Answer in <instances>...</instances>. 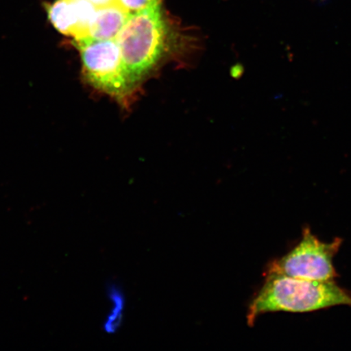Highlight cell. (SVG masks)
I'll return each instance as SVG.
<instances>
[{
	"label": "cell",
	"mask_w": 351,
	"mask_h": 351,
	"mask_svg": "<svg viewBox=\"0 0 351 351\" xmlns=\"http://www.w3.org/2000/svg\"><path fill=\"white\" fill-rule=\"evenodd\" d=\"M129 15L130 13L117 2L99 7L87 38L96 40H116Z\"/></svg>",
	"instance_id": "8992f818"
},
{
	"label": "cell",
	"mask_w": 351,
	"mask_h": 351,
	"mask_svg": "<svg viewBox=\"0 0 351 351\" xmlns=\"http://www.w3.org/2000/svg\"><path fill=\"white\" fill-rule=\"evenodd\" d=\"M342 240L324 243L308 227L302 231V239L291 252L270 262L265 274H282L292 278L329 282L337 278L333 258L339 252Z\"/></svg>",
	"instance_id": "3957f363"
},
{
	"label": "cell",
	"mask_w": 351,
	"mask_h": 351,
	"mask_svg": "<svg viewBox=\"0 0 351 351\" xmlns=\"http://www.w3.org/2000/svg\"><path fill=\"white\" fill-rule=\"evenodd\" d=\"M97 8L87 0H56L46 4L48 19L54 27L76 41L88 37Z\"/></svg>",
	"instance_id": "5b68a950"
},
{
	"label": "cell",
	"mask_w": 351,
	"mask_h": 351,
	"mask_svg": "<svg viewBox=\"0 0 351 351\" xmlns=\"http://www.w3.org/2000/svg\"><path fill=\"white\" fill-rule=\"evenodd\" d=\"M110 300H112L114 304L111 313L109 314L106 322H104V328L105 332L112 333L120 326L123 309V298L116 288H110Z\"/></svg>",
	"instance_id": "52a82bcc"
},
{
	"label": "cell",
	"mask_w": 351,
	"mask_h": 351,
	"mask_svg": "<svg viewBox=\"0 0 351 351\" xmlns=\"http://www.w3.org/2000/svg\"><path fill=\"white\" fill-rule=\"evenodd\" d=\"M87 1L95 4L96 7L99 8L115 3L117 2V0H87Z\"/></svg>",
	"instance_id": "9c48e42d"
},
{
	"label": "cell",
	"mask_w": 351,
	"mask_h": 351,
	"mask_svg": "<svg viewBox=\"0 0 351 351\" xmlns=\"http://www.w3.org/2000/svg\"><path fill=\"white\" fill-rule=\"evenodd\" d=\"M117 2L130 14H132V13L160 5L161 0H117Z\"/></svg>",
	"instance_id": "ba28073f"
},
{
	"label": "cell",
	"mask_w": 351,
	"mask_h": 351,
	"mask_svg": "<svg viewBox=\"0 0 351 351\" xmlns=\"http://www.w3.org/2000/svg\"><path fill=\"white\" fill-rule=\"evenodd\" d=\"M167 27L161 5L132 13L116 41L132 85L142 80L164 54Z\"/></svg>",
	"instance_id": "7a4b0ae2"
},
{
	"label": "cell",
	"mask_w": 351,
	"mask_h": 351,
	"mask_svg": "<svg viewBox=\"0 0 351 351\" xmlns=\"http://www.w3.org/2000/svg\"><path fill=\"white\" fill-rule=\"evenodd\" d=\"M260 291L249 305L248 326L270 313H313L337 306H351V292L335 280L317 282L292 276L265 274Z\"/></svg>",
	"instance_id": "6da1fadb"
},
{
	"label": "cell",
	"mask_w": 351,
	"mask_h": 351,
	"mask_svg": "<svg viewBox=\"0 0 351 351\" xmlns=\"http://www.w3.org/2000/svg\"><path fill=\"white\" fill-rule=\"evenodd\" d=\"M83 73L90 84L118 98L125 97L133 88L125 71L119 46L116 40H77Z\"/></svg>",
	"instance_id": "277c9868"
}]
</instances>
